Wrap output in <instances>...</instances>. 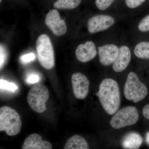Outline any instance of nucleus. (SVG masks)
I'll return each mask as SVG.
<instances>
[{
    "label": "nucleus",
    "mask_w": 149,
    "mask_h": 149,
    "mask_svg": "<svg viewBox=\"0 0 149 149\" xmlns=\"http://www.w3.org/2000/svg\"><path fill=\"white\" fill-rule=\"evenodd\" d=\"M95 95L108 114L111 115L118 111L120 104V95L116 81L111 78L104 79L100 84L98 92Z\"/></svg>",
    "instance_id": "nucleus-1"
},
{
    "label": "nucleus",
    "mask_w": 149,
    "mask_h": 149,
    "mask_svg": "<svg viewBox=\"0 0 149 149\" xmlns=\"http://www.w3.org/2000/svg\"><path fill=\"white\" fill-rule=\"evenodd\" d=\"M20 116L13 109L4 106L0 108V131H5L9 136H14L21 130Z\"/></svg>",
    "instance_id": "nucleus-2"
},
{
    "label": "nucleus",
    "mask_w": 149,
    "mask_h": 149,
    "mask_svg": "<svg viewBox=\"0 0 149 149\" xmlns=\"http://www.w3.org/2000/svg\"><path fill=\"white\" fill-rule=\"evenodd\" d=\"M36 50L39 62L44 68L50 70L55 65L54 52L49 37L40 35L36 42Z\"/></svg>",
    "instance_id": "nucleus-3"
},
{
    "label": "nucleus",
    "mask_w": 149,
    "mask_h": 149,
    "mask_svg": "<svg viewBox=\"0 0 149 149\" xmlns=\"http://www.w3.org/2000/svg\"><path fill=\"white\" fill-rule=\"evenodd\" d=\"M148 94L146 85L141 82L136 73L130 72L124 87V96L126 99L137 103L145 98Z\"/></svg>",
    "instance_id": "nucleus-4"
},
{
    "label": "nucleus",
    "mask_w": 149,
    "mask_h": 149,
    "mask_svg": "<svg viewBox=\"0 0 149 149\" xmlns=\"http://www.w3.org/2000/svg\"><path fill=\"white\" fill-rule=\"evenodd\" d=\"M49 93L48 88L40 83L32 86L27 95V102L34 111L42 113L46 111V102L49 98Z\"/></svg>",
    "instance_id": "nucleus-5"
},
{
    "label": "nucleus",
    "mask_w": 149,
    "mask_h": 149,
    "mask_svg": "<svg viewBox=\"0 0 149 149\" xmlns=\"http://www.w3.org/2000/svg\"><path fill=\"white\" fill-rule=\"evenodd\" d=\"M112 118L110 124L113 128L120 129L133 125L139 119V113L136 107L128 106L118 111Z\"/></svg>",
    "instance_id": "nucleus-6"
},
{
    "label": "nucleus",
    "mask_w": 149,
    "mask_h": 149,
    "mask_svg": "<svg viewBox=\"0 0 149 149\" xmlns=\"http://www.w3.org/2000/svg\"><path fill=\"white\" fill-rule=\"evenodd\" d=\"M45 22L56 36H61L66 33L67 27L65 22L61 18L59 13L56 10L49 11L46 15Z\"/></svg>",
    "instance_id": "nucleus-7"
},
{
    "label": "nucleus",
    "mask_w": 149,
    "mask_h": 149,
    "mask_svg": "<svg viewBox=\"0 0 149 149\" xmlns=\"http://www.w3.org/2000/svg\"><path fill=\"white\" fill-rule=\"evenodd\" d=\"M71 83L75 97L79 100L86 98L89 93L90 86V82L87 77L80 72H76L72 75Z\"/></svg>",
    "instance_id": "nucleus-8"
},
{
    "label": "nucleus",
    "mask_w": 149,
    "mask_h": 149,
    "mask_svg": "<svg viewBox=\"0 0 149 149\" xmlns=\"http://www.w3.org/2000/svg\"><path fill=\"white\" fill-rule=\"evenodd\" d=\"M114 18L109 15H99L93 16L88 22V31L91 34L104 31L113 25Z\"/></svg>",
    "instance_id": "nucleus-9"
},
{
    "label": "nucleus",
    "mask_w": 149,
    "mask_h": 149,
    "mask_svg": "<svg viewBox=\"0 0 149 149\" xmlns=\"http://www.w3.org/2000/svg\"><path fill=\"white\" fill-rule=\"evenodd\" d=\"M97 54L96 46L91 41H87L84 44H80L75 51L76 58L82 63L90 61L95 58Z\"/></svg>",
    "instance_id": "nucleus-10"
},
{
    "label": "nucleus",
    "mask_w": 149,
    "mask_h": 149,
    "mask_svg": "<svg viewBox=\"0 0 149 149\" xmlns=\"http://www.w3.org/2000/svg\"><path fill=\"white\" fill-rule=\"evenodd\" d=\"M119 49L114 45H104L98 47L99 58L104 66H108L113 63L118 54Z\"/></svg>",
    "instance_id": "nucleus-11"
},
{
    "label": "nucleus",
    "mask_w": 149,
    "mask_h": 149,
    "mask_svg": "<svg viewBox=\"0 0 149 149\" xmlns=\"http://www.w3.org/2000/svg\"><path fill=\"white\" fill-rule=\"evenodd\" d=\"M130 49L126 46H122L119 49L117 57L113 65V69L116 72H120L126 69L131 60Z\"/></svg>",
    "instance_id": "nucleus-12"
},
{
    "label": "nucleus",
    "mask_w": 149,
    "mask_h": 149,
    "mask_svg": "<svg viewBox=\"0 0 149 149\" xmlns=\"http://www.w3.org/2000/svg\"><path fill=\"white\" fill-rule=\"evenodd\" d=\"M22 149H51L52 144L48 141L42 140L39 134L34 133L29 135L24 140Z\"/></svg>",
    "instance_id": "nucleus-13"
},
{
    "label": "nucleus",
    "mask_w": 149,
    "mask_h": 149,
    "mask_svg": "<svg viewBox=\"0 0 149 149\" xmlns=\"http://www.w3.org/2000/svg\"><path fill=\"white\" fill-rule=\"evenodd\" d=\"M143 139L139 133L132 132L128 133L123 138L122 146L125 149H138L143 143Z\"/></svg>",
    "instance_id": "nucleus-14"
},
{
    "label": "nucleus",
    "mask_w": 149,
    "mask_h": 149,
    "mask_svg": "<svg viewBox=\"0 0 149 149\" xmlns=\"http://www.w3.org/2000/svg\"><path fill=\"white\" fill-rule=\"evenodd\" d=\"M88 143L84 138L79 135H74L70 138L65 145V149H88Z\"/></svg>",
    "instance_id": "nucleus-15"
},
{
    "label": "nucleus",
    "mask_w": 149,
    "mask_h": 149,
    "mask_svg": "<svg viewBox=\"0 0 149 149\" xmlns=\"http://www.w3.org/2000/svg\"><path fill=\"white\" fill-rule=\"evenodd\" d=\"M135 55L141 59H149V42H142L135 47Z\"/></svg>",
    "instance_id": "nucleus-16"
},
{
    "label": "nucleus",
    "mask_w": 149,
    "mask_h": 149,
    "mask_svg": "<svg viewBox=\"0 0 149 149\" xmlns=\"http://www.w3.org/2000/svg\"><path fill=\"white\" fill-rule=\"evenodd\" d=\"M81 0H57L54 4V7L59 9H72L77 7Z\"/></svg>",
    "instance_id": "nucleus-17"
},
{
    "label": "nucleus",
    "mask_w": 149,
    "mask_h": 149,
    "mask_svg": "<svg viewBox=\"0 0 149 149\" xmlns=\"http://www.w3.org/2000/svg\"><path fill=\"white\" fill-rule=\"evenodd\" d=\"M1 89L15 92L17 89V86L13 83H8L6 80L1 79L0 80Z\"/></svg>",
    "instance_id": "nucleus-18"
},
{
    "label": "nucleus",
    "mask_w": 149,
    "mask_h": 149,
    "mask_svg": "<svg viewBox=\"0 0 149 149\" xmlns=\"http://www.w3.org/2000/svg\"><path fill=\"white\" fill-rule=\"evenodd\" d=\"M115 0H96L95 3L97 8L103 10L109 7Z\"/></svg>",
    "instance_id": "nucleus-19"
},
{
    "label": "nucleus",
    "mask_w": 149,
    "mask_h": 149,
    "mask_svg": "<svg viewBox=\"0 0 149 149\" xmlns=\"http://www.w3.org/2000/svg\"><path fill=\"white\" fill-rule=\"evenodd\" d=\"M139 29L142 32L149 31V15L140 22L139 24Z\"/></svg>",
    "instance_id": "nucleus-20"
},
{
    "label": "nucleus",
    "mask_w": 149,
    "mask_h": 149,
    "mask_svg": "<svg viewBox=\"0 0 149 149\" xmlns=\"http://www.w3.org/2000/svg\"><path fill=\"white\" fill-rule=\"evenodd\" d=\"M146 0H125L126 5L130 8H135L143 3Z\"/></svg>",
    "instance_id": "nucleus-21"
},
{
    "label": "nucleus",
    "mask_w": 149,
    "mask_h": 149,
    "mask_svg": "<svg viewBox=\"0 0 149 149\" xmlns=\"http://www.w3.org/2000/svg\"><path fill=\"white\" fill-rule=\"evenodd\" d=\"M35 59V56L34 54L30 53L24 55L22 56L21 57V61L24 63L30 62L33 61Z\"/></svg>",
    "instance_id": "nucleus-22"
},
{
    "label": "nucleus",
    "mask_w": 149,
    "mask_h": 149,
    "mask_svg": "<svg viewBox=\"0 0 149 149\" xmlns=\"http://www.w3.org/2000/svg\"><path fill=\"white\" fill-rule=\"evenodd\" d=\"M1 62H0V67L1 69L3 68V66L4 65L5 63L6 58V53L5 49L3 48V47L1 45Z\"/></svg>",
    "instance_id": "nucleus-23"
},
{
    "label": "nucleus",
    "mask_w": 149,
    "mask_h": 149,
    "mask_svg": "<svg viewBox=\"0 0 149 149\" xmlns=\"http://www.w3.org/2000/svg\"><path fill=\"white\" fill-rule=\"evenodd\" d=\"M39 76L37 74H32L29 75L26 79V81L29 84H34L39 81Z\"/></svg>",
    "instance_id": "nucleus-24"
},
{
    "label": "nucleus",
    "mask_w": 149,
    "mask_h": 149,
    "mask_svg": "<svg viewBox=\"0 0 149 149\" xmlns=\"http://www.w3.org/2000/svg\"><path fill=\"white\" fill-rule=\"evenodd\" d=\"M143 113L145 118L149 120V104H147L144 107Z\"/></svg>",
    "instance_id": "nucleus-25"
},
{
    "label": "nucleus",
    "mask_w": 149,
    "mask_h": 149,
    "mask_svg": "<svg viewBox=\"0 0 149 149\" xmlns=\"http://www.w3.org/2000/svg\"><path fill=\"white\" fill-rule=\"evenodd\" d=\"M146 142L149 146V132H148L146 135Z\"/></svg>",
    "instance_id": "nucleus-26"
},
{
    "label": "nucleus",
    "mask_w": 149,
    "mask_h": 149,
    "mask_svg": "<svg viewBox=\"0 0 149 149\" xmlns=\"http://www.w3.org/2000/svg\"><path fill=\"white\" fill-rule=\"evenodd\" d=\"M0 1H1V0H0Z\"/></svg>",
    "instance_id": "nucleus-27"
}]
</instances>
